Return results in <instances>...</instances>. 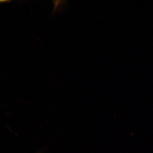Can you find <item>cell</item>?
Segmentation results:
<instances>
[{
    "mask_svg": "<svg viewBox=\"0 0 153 153\" xmlns=\"http://www.w3.org/2000/svg\"><path fill=\"white\" fill-rule=\"evenodd\" d=\"M10 1H11V0H0V3L6 2H9Z\"/></svg>",
    "mask_w": 153,
    "mask_h": 153,
    "instance_id": "obj_1",
    "label": "cell"
}]
</instances>
